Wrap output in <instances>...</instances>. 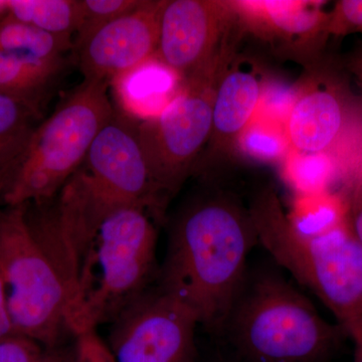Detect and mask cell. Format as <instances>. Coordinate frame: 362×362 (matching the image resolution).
I'll list each match as a JSON object with an SVG mask.
<instances>
[{
  "label": "cell",
  "instance_id": "6da1fadb",
  "mask_svg": "<svg viewBox=\"0 0 362 362\" xmlns=\"http://www.w3.org/2000/svg\"><path fill=\"white\" fill-rule=\"evenodd\" d=\"M256 242L249 211L233 199L223 194L194 199L171 228L158 287L190 307L207 329H225Z\"/></svg>",
  "mask_w": 362,
  "mask_h": 362
},
{
  "label": "cell",
  "instance_id": "7a4b0ae2",
  "mask_svg": "<svg viewBox=\"0 0 362 362\" xmlns=\"http://www.w3.org/2000/svg\"><path fill=\"white\" fill-rule=\"evenodd\" d=\"M153 209L122 207L109 214L86 247L66 312L71 337L112 323L158 277Z\"/></svg>",
  "mask_w": 362,
  "mask_h": 362
},
{
  "label": "cell",
  "instance_id": "3957f363",
  "mask_svg": "<svg viewBox=\"0 0 362 362\" xmlns=\"http://www.w3.org/2000/svg\"><path fill=\"white\" fill-rule=\"evenodd\" d=\"M257 240L327 307L340 326L362 316V243L349 221L319 233L298 230L265 189L249 209Z\"/></svg>",
  "mask_w": 362,
  "mask_h": 362
},
{
  "label": "cell",
  "instance_id": "277c9868",
  "mask_svg": "<svg viewBox=\"0 0 362 362\" xmlns=\"http://www.w3.org/2000/svg\"><path fill=\"white\" fill-rule=\"evenodd\" d=\"M226 328L252 362H323L346 334L275 274L245 283Z\"/></svg>",
  "mask_w": 362,
  "mask_h": 362
},
{
  "label": "cell",
  "instance_id": "5b68a950",
  "mask_svg": "<svg viewBox=\"0 0 362 362\" xmlns=\"http://www.w3.org/2000/svg\"><path fill=\"white\" fill-rule=\"evenodd\" d=\"M0 268L16 334L62 345L70 334L66 312L75 280L63 256L30 232L23 204L0 209Z\"/></svg>",
  "mask_w": 362,
  "mask_h": 362
},
{
  "label": "cell",
  "instance_id": "8992f818",
  "mask_svg": "<svg viewBox=\"0 0 362 362\" xmlns=\"http://www.w3.org/2000/svg\"><path fill=\"white\" fill-rule=\"evenodd\" d=\"M108 85L84 80L26 143L4 195V206L49 201L84 163L115 108Z\"/></svg>",
  "mask_w": 362,
  "mask_h": 362
},
{
  "label": "cell",
  "instance_id": "52a82bcc",
  "mask_svg": "<svg viewBox=\"0 0 362 362\" xmlns=\"http://www.w3.org/2000/svg\"><path fill=\"white\" fill-rule=\"evenodd\" d=\"M137 121L117 110L98 133L84 163L59 192L88 233L122 207L143 206L160 214L163 204L152 185Z\"/></svg>",
  "mask_w": 362,
  "mask_h": 362
},
{
  "label": "cell",
  "instance_id": "ba28073f",
  "mask_svg": "<svg viewBox=\"0 0 362 362\" xmlns=\"http://www.w3.org/2000/svg\"><path fill=\"white\" fill-rule=\"evenodd\" d=\"M221 62L182 81L168 106L138 124L147 169L162 204L197 168L213 129L216 83Z\"/></svg>",
  "mask_w": 362,
  "mask_h": 362
},
{
  "label": "cell",
  "instance_id": "9c48e42d",
  "mask_svg": "<svg viewBox=\"0 0 362 362\" xmlns=\"http://www.w3.org/2000/svg\"><path fill=\"white\" fill-rule=\"evenodd\" d=\"M199 317L157 286L143 293L112 322L114 362H194Z\"/></svg>",
  "mask_w": 362,
  "mask_h": 362
},
{
  "label": "cell",
  "instance_id": "30bf717a",
  "mask_svg": "<svg viewBox=\"0 0 362 362\" xmlns=\"http://www.w3.org/2000/svg\"><path fill=\"white\" fill-rule=\"evenodd\" d=\"M233 2L165 0L159 16L156 56L181 81L199 75L223 59Z\"/></svg>",
  "mask_w": 362,
  "mask_h": 362
},
{
  "label": "cell",
  "instance_id": "8fae6325",
  "mask_svg": "<svg viewBox=\"0 0 362 362\" xmlns=\"http://www.w3.org/2000/svg\"><path fill=\"white\" fill-rule=\"evenodd\" d=\"M163 1L144 0L134 11L98 28L73 49L84 80L110 84L156 56Z\"/></svg>",
  "mask_w": 362,
  "mask_h": 362
},
{
  "label": "cell",
  "instance_id": "7c38bea8",
  "mask_svg": "<svg viewBox=\"0 0 362 362\" xmlns=\"http://www.w3.org/2000/svg\"><path fill=\"white\" fill-rule=\"evenodd\" d=\"M362 122L349 88L337 73H326L298 96L288 117L287 137L292 148L322 153L337 146Z\"/></svg>",
  "mask_w": 362,
  "mask_h": 362
},
{
  "label": "cell",
  "instance_id": "4fadbf2b",
  "mask_svg": "<svg viewBox=\"0 0 362 362\" xmlns=\"http://www.w3.org/2000/svg\"><path fill=\"white\" fill-rule=\"evenodd\" d=\"M262 94L256 71L237 64L226 71L221 66L216 83L213 129L204 160L225 152L226 145L242 138L249 128Z\"/></svg>",
  "mask_w": 362,
  "mask_h": 362
},
{
  "label": "cell",
  "instance_id": "5bb4252c",
  "mask_svg": "<svg viewBox=\"0 0 362 362\" xmlns=\"http://www.w3.org/2000/svg\"><path fill=\"white\" fill-rule=\"evenodd\" d=\"M181 78L156 56L114 78L110 83L117 110L137 122L159 113L180 90Z\"/></svg>",
  "mask_w": 362,
  "mask_h": 362
},
{
  "label": "cell",
  "instance_id": "9a60e30c",
  "mask_svg": "<svg viewBox=\"0 0 362 362\" xmlns=\"http://www.w3.org/2000/svg\"><path fill=\"white\" fill-rule=\"evenodd\" d=\"M66 68L0 52V93L18 100L42 117V108Z\"/></svg>",
  "mask_w": 362,
  "mask_h": 362
},
{
  "label": "cell",
  "instance_id": "2e32d148",
  "mask_svg": "<svg viewBox=\"0 0 362 362\" xmlns=\"http://www.w3.org/2000/svg\"><path fill=\"white\" fill-rule=\"evenodd\" d=\"M323 2L243 1L233 2L247 18H258L262 26L270 28L279 37L328 35L330 13H324Z\"/></svg>",
  "mask_w": 362,
  "mask_h": 362
},
{
  "label": "cell",
  "instance_id": "e0dca14e",
  "mask_svg": "<svg viewBox=\"0 0 362 362\" xmlns=\"http://www.w3.org/2000/svg\"><path fill=\"white\" fill-rule=\"evenodd\" d=\"M70 49H73L71 37L52 35L11 18L0 21V52L42 63H63Z\"/></svg>",
  "mask_w": 362,
  "mask_h": 362
},
{
  "label": "cell",
  "instance_id": "ac0fdd59",
  "mask_svg": "<svg viewBox=\"0 0 362 362\" xmlns=\"http://www.w3.org/2000/svg\"><path fill=\"white\" fill-rule=\"evenodd\" d=\"M7 16L52 35L71 37L80 23L78 0H6Z\"/></svg>",
  "mask_w": 362,
  "mask_h": 362
},
{
  "label": "cell",
  "instance_id": "d6986e66",
  "mask_svg": "<svg viewBox=\"0 0 362 362\" xmlns=\"http://www.w3.org/2000/svg\"><path fill=\"white\" fill-rule=\"evenodd\" d=\"M40 118L26 105L0 93V156L25 144Z\"/></svg>",
  "mask_w": 362,
  "mask_h": 362
},
{
  "label": "cell",
  "instance_id": "ffe728a7",
  "mask_svg": "<svg viewBox=\"0 0 362 362\" xmlns=\"http://www.w3.org/2000/svg\"><path fill=\"white\" fill-rule=\"evenodd\" d=\"M80 1V23H78L73 49L83 40L101 28L116 20L119 16L130 13L143 4V0H78Z\"/></svg>",
  "mask_w": 362,
  "mask_h": 362
},
{
  "label": "cell",
  "instance_id": "44dd1931",
  "mask_svg": "<svg viewBox=\"0 0 362 362\" xmlns=\"http://www.w3.org/2000/svg\"><path fill=\"white\" fill-rule=\"evenodd\" d=\"M0 362H75V354L74 346L49 347L16 334L0 341Z\"/></svg>",
  "mask_w": 362,
  "mask_h": 362
},
{
  "label": "cell",
  "instance_id": "7402d4cb",
  "mask_svg": "<svg viewBox=\"0 0 362 362\" xmlns=\"http://www.w3.org/2000/svg\"><path fill=\"white\" fill-rule=\"evenodd\" d=\"M328 35H343L358 33L362 35V0H340L331 11Z\"/></svg>",
  "mask_w": 362,
  "mask_h": 362
},
{
  "label": "cell",
  "instance_id": "603a6c76",
  "mask_svg": "<svg viewBox=\"0 0 362 362\" xmlns=\"http://www.w3.org/2000/svg\"><path fill=\"white\" fill-rule=\"evenodd\" d=\"M73 338L75 362H114L110 350L97 330L85 331Z\"/></svg>",
  "mask_w": 362,
  "mask_h": 362
},
{
  "label": "cell",
  "instance_id": "cb8c5ba5",
  "mask_svg": "<svg viewBox=\"0 0 362 362\" xmlns=\"http://www.w3.org/2000/svg\"><path fill=\"white\" fill-rule=\"evenodd\" d=\"M26 143L0 156V204H4L7 187L13 177L14 169L20 161L21 153L25 148Z\"/></svg>",
  "mask_w": 362,
  "mask_h": 362
},
{
  "label": "cell",
  "instance_id": "d4e9b609",
  "mask_svg": "<svg viewBox=\"0 0 362 362\" xmlns=\"http://www.w3.org/2000/svg\"><path fill=\"white\" fill-rule=\"evenodd\" d=\"M347 221L352 232L362 243V189L346 197Z\"/></svg>",
  "mask_w": 362,
  "mask_h": 362
},
{
  "label": "cell",
  "instance_id": "484cf974",
  "mask_svg": "<svg viewBox=\"0 0 362 362\" xmlns=\"http://www.w3.org/2000/svg\"><path fill=\"white\" fill-rule=\"evenodd\" d=\"M16 334L11 315H9L6 286H4V276L0 268V341Z\"/></svg>",
  "mask_w": 362,
  "mask_h": 362
},
{
  "label": "cell",
  "instance_id": "4316f807",
  "mask_svg": "<svg viewBox=\"0 0 362 362\" xmlns=\"http://www.w3.org/2000/svg\"><path fill=\"white\" fill-rule=\"evenodd\" d=\"M342 327L354 342V362H362V316L352 319L342 325Z\"/></svg>",
  "mask_w": 362,
  "mask_h": 362
},
{
  "label": "cell",
  "instance_id": "83f0119b",
  "mask_svg": "<svg viewBox=\"0 0 362 362\" xmlns=\"http://www.w3.org/2000/svg\"><path fill=\"white\" fill-rule=\"evenodd\" d=\"M350 69L356 74L362 84V51L358 52L352 59L351 63H350Z\"/></svg>",
  "mask_w": 362,
  "mask_h": 362
}]
</instances>
